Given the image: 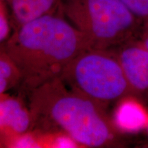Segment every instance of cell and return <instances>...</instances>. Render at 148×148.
I'll return each mask as SVG.
<instances>
[{
  "instance_id": "8992f818",
  "label": "cell",
  "mask_w": 148,
  "mask_h": 148,
  "mask_svg": "<svg viewBox=\"0 0 148 148\" xmlns=\"http://www.w3.org/2000/svg\"><path fill=\"white\" fill-rule=\"evenodd\" d=\"M33 125L30 111L16 98L1 96L0 101L1 129L16 135L25 133Z\"/></svg>"
},
{
  "instance_id": "4fadbf2b",
  "label": "cell",
  "mask_w": 148,
  "mask_h": 148,
  "mask_svg": "<svg viewBox=\"0 0 148 148\" xmlns=\"http://www.w3.org/2000/svg\"><path fill=\"white\" fill-rule=\"evenodd\" d=\"M78 143L73 138L68 134H62L57 136L53 140L51 147L58 148L77 147Z\"/></svg>"
},
{
  "instance_id": "9a60e30c",
  "label": "cell",
  "mask_w": 148,
  "mask_h": 148,
  "mask_svg": "<svg viewBox=\"0 0 148 148\" xmlns=\"http://www.w3.org/2000/svg\"><path fill=\"white\" fill-rule=\"evenodd\" d=\"M1 1H5V0H1Z\"/></svg>"
},
{
  "instance_id": "ba28073f",
  "label": "cell",
  "mask_w": 148,
  "mask_h": 148,
  "mask_svg": "<svg viewBox=\"0 0 148 148\" xmlns=\"http://www.w3.org/2000/svg\"><path fill=\"white\" fill-rule=\"evenodd\" d=\"M113 122L119 130L134 133L147 126L148 114L141 103L127 96L118 105Z\"/></svg>"
},
{
  "instance_id": "6da1fadb",
  "label": "cell",
  "mask_w": 148,
  "mask_h": 148,
  "mask_svg": "<svg viewBox=\"0 0 148 148\" xmlns=\"http://www.w3.org/2000/svg\"><path fill=\"white\" fill-rule=\"evenodd\" d=\"M90 47L86 36L58 13L46 14L15 29L3 49L18 66L30 92L60 76L76 56Z\"/></svg>"
},
{
  "instance_id": "8fae6325",
  "label": "cell",
  "mask_w": 148,
  "mask_h": 148,
  "mask_svg": "<svg viewBox=\"0 0 148 148\" xmlns=\"http://www.w3.org/2000/svg\"><path fill=\"white\" fill-rule=\"evenodd\" d=\"M10 23L8 13L4 1H1L0 3V40L4 42L9 38Z\"/></svg>"
},
{
  "instance_id": "2e32d148",
  "label": "cell",
  "mask_w": 148,
  "mask_h": 148,
  "mask_svg": "<svg viewBox=\"0 0 148 148\" xmlns=\"http://www.w3.org/2000/svg\"><path fill=\"white\" fill-rule=\"evenodd\" d=\"M147 127H148V124H147Z\"/></svg>"
},
{
  "instance_id": "30bf717a",
  "label": "cell",
  "mask_w": 148,
  "mask_h": 148,
  "mask_svg": "<svg viewBox=\"0 0 148 148\" xmlns=\"http://www.w3.org/2000/svg\"><path fill=\"white\" fill-rule=\"evenodd\" d=\"M134 15L141 20L148 18V0H121Z\"/></svg>"
},
{
  "instance_id": "277c9868",
  "label": "cell",
  "mask_w": 148,
  "mask_h": 148,
  "mask_svg": "<svg viewBox=\"0 0 148 148\" xmlns=\"http://www.w3.org/2000/svg\"><path fill=\"white\" fill-rule=\"evenodd\" d=\"M65 84L99 106L134 96L114 49L88 48L66 65L60 75Z\"/></svg>"
},
{
  "instance_id": "9c48e42d",
  "label": "cell",
  "mask_w": 148,
  "mask_h": 148,
  "mask_svg": "<svg viewBox=\"0 0 148 148\" xmlns=\"http://www.w3.org/2000/svg\"><path fill=\"white\" fill-rule=\"evenodd\" d=\"M21 73L18 66L6 52L1 51L0 56V93L1 95L21 82Z\"/></svg>"
},
{
  "instance_id": "3957f363",
  "label": "cell",
  "mask_w": 148,
  "mask_h": 148,
  "mask_svg": "<svg viewBox=\"0 0 148 148\" xmlns=\"http://www.w3.org/2000/svg\"><path fill=\"white\" fill-rule=\"evenodd\" d=\"M59 10L93 49H114L136 38L140 29V19L121 0H62Z\"/></svg>"
},
{
  "instance_id": "5b68a950",
  "label": "cell",
  "mask_w": 148,
  "mask_h": 148,
  "mask_svg": "<svg viewBox=\"0 0 148 148\" xmlns=\"http://www.w3.org/2000/svg\"><path fill=\"white\" fill-rule=\"evenodd\" d=\"M133 94L148 97V50L136 38L114 48Z\"/></svg>"
},
{
  "instance_id": "52a82bcc",
  "label": "cell",
  "mask_w": 148,
  "mask_h": 148,
  "mask_svg": "<svg viewBox=\"0 0 148 148\" xmlns=\"http://www.w3.org/2000/svg\"><path fill=\"white\" fill-rule=\"evenodd\" d=\"M62 0H5L15 29L27 22L58 10Z\"/></svg>"
},
{
  "instance_id": "7c38bea8",
  "label": "cell",
  "mask_w": 148,
  "mask_h": 148,
  "mask_svg": "<svg viewBox=\"0 0 148 148\" xmlns=\"http://www.w3.org/2000/svg\"><path fill=\"white\" fill-rule=\"evenodd\" d=\"M12 147L26 148V147H40V144L37 142L31 135L27 134H21L17 135L16 138L12 140L11 143Z\"/></svg>"
},
{
  "instance_id": "5bb4252c",
  "label": "cell",
  "mask_w": 148,
  "mask_h": 148,
  "mask_svg": "<svg viewBox=\"0 0 148 148\" xmlns=\"http://www.w3.org/2000/svg\"><path fill=\"white\" fill-rule=\"evenodd\" d=\"M136 39L148 50V18L144 20L143 26L140 28Z\"/></svg>"
},
{
  "instance_id": "7a4b0ae2",
  "label": "cell",
  "mask_w": 148,
  "mask_h": 148,
  "mask_svg": "<svg viewBox=\"0 0 148 148\" xmlns=\"http://www.w3.org/2000/svg\"><path fill=\"white\" fill-rule=\"evenodd\" d=\"M104 108L69 88L60 76L29 92L33 125L40 130H62L86 147L112 145L117 140L119 130Z\"/></svg>"
}]
</instances>
